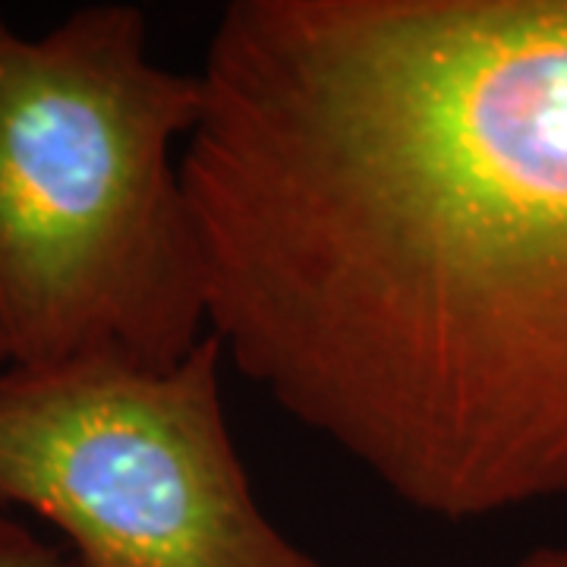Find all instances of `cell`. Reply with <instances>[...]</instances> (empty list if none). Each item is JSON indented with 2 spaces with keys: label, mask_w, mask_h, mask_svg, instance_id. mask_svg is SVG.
<instances>
[{
  "label": "cell",
  "mask_w": 567,
  "mask_h": 567,
  "mask_svg": "<svg viewBox=\"0 0 567 567\" xmlns=\"http://www.w3.org/2000/svg\"><path fill=\"white\" fill-rule=\"evenodd\" d=\"M196 76L224 363L420 514L567 498V0H230Z\"/></svg>",
  "instance_id": "cell-1"
},
{
  "label": "cell",
  "mask_w": 567,
  "mask_h": 567,
  "mask_svg": "<svg viewBox=\"0 0 567 567\" xmlns=\"http://www.w3.org/2000/svg\"><path fill=\"white\" fill-rule=\"evenodd\" d=\"M199 111V76L152 58L140 7L44 35L0 10V372L174 369L212 334L181 181Z\"/></svg>",
  "instance_id": "cell-2"
},
{
  "label": "cell",
  "mask_w": 567,
  "mask_h": 567,
  "mask_svg": "<svg viewBox=\"0 0 567 567\" xmlns=\"http://www.w3.org/2000/svg\"><path fill=\"white\" fill-rule=\"evenodd\" d=\"M221 369L208 334L174 369L0 372V511L61 529L73 567H324L249 486Z\"/></svg>",
  "instance_id": "cell-3"
},
{
  "label": "cell",
  "mask_w": 567,
  "mask_h": 567,
  "mask_svg": "<svg viewBox=\"0 0 567 567\" xmlns=\"http://www.w3.org/2000/svg\"><path fill=\"white\" fill-rule=\"evenodd\" d=\"M514 567H567V546H543Z\"/></svg>",
  "instance_id": "cell-5"
},
{
  "label": "cell",
  "mask_w": 567,
  "mask_h": 567,
  "mask_svg": "<svg viewBox=\"0 0 567 567\" xmlns=\"http://www.w3.org/2000/svg\"><path fill=\"white\" fill-rule=\"evenodd\" d=\"M0 567H73L66 548L51 546L10 511H0Z\"/></svg>",
  "instance_id": "cell-4"
}]
</instances>
